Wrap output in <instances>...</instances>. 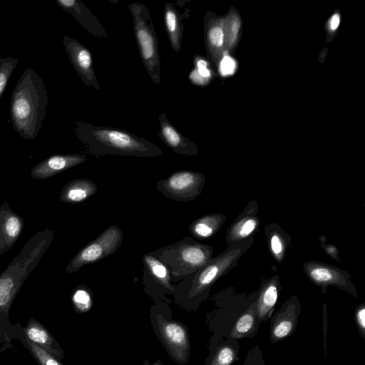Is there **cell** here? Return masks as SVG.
<instances>
[{"instance_id":"obj_1","label":"cell","mask_w":365,"mask_h":365,"mask_svg":"<svg viewBox=\"0 0 365 365\" xmlns=\"http://www.w3.org/2000/svg\"><path fill=\"white\" fill-rule=\"evenodd\" d=\"M47 106V92L41 77L27 68L13 90L10 103L11 122L21 138H36L46 117Z\"/></svg>"},{"instance_id":"obj_2","label":"cell","mask_w":365,"mask_h":365,"mask_svg":"<svg viewBox=\"0 0 365 365\" xmlns=\"http://www.w3.org/2000/svg\"><path fill=\"white\" fill-rule=\"evenodd\" d=\"M76 138L92 155L155 158L162 155V150L152 142L118 128L78 120L75 125Z\"/></svg>"},{"instance_id":"obj_3","label":"cell","mask_w":365,"mask_h":365,"mask_svg":"<svg viewBox=\"0 0 365 365\" xmlns=\"http://www.w3.org/2000/svg\"><path fill=\"white\" fill-rule=\"evenodd\" d=\"M213 251L212 247L185 237L150 253L168 268L171 282H180L206 264Z\"/></svg>"},{"instance_id":"obj_4","label":"cell","mask_w":365,"mask_h":365,"mask_svg":"<svg viewBox=\"0 0 365 365\" xmlns=\"http://www.w3.org/2000/svg\"><path fill=\"white\" fill-rule=\"evenodd\" d=\"M241 247H230L220 255L212 257L197 272L185 277L173 292H182L190 300L197 299L208 293L212 285L230 269L242 255Z\"/></svg>"},{"instance_id":"obj_5","label":"cell","mask_w":365,"mask_h":365,"mask_svg":"<svg viewBox=\"0 0 365 365\" xmlns=\"http://www.w3.org/2000/svg\"><path fill=\"white\" fill-rule=\"evenodd\" d=\"M128 9L132 14L135 36L142 61L151 80L158 85L161 61L150 13L145 5L137 2L130 4Z\"/></svg>"},{"instance_id":"obj_6","label":"cell","mask_w":365,"mask_h":365,"mask_svg":"<svg viewBox=\"0 0 365 365\" xmlns=\"http://www.w3.org/2000/svg\"><path fill=\"white\" fill-rule=\"evenodd\" d=\"M123 232L117 225H110L95 240L90 241L71 259L66 267L68 274L78 272L86 264L96 263L112 255L121 245Z\"/></svg>"},{"instance_id":"obj_7","label":"cell","mask_w":365,"mask_h":365,"mask_svg":"<svg viewBox=\"0 0 365 365\" xmlns=\"http://www.w3.org/2000/svg\"><path fill=\"white\" fill-rule=\"evenodd\" d=\"M205 182V177L200 173L180 170L159 180L155 187L169 199L188 202L201 194Z\"/></svg>"},{"instance_id":"obj_8","label":"cell","mask_w":365,"mask_h":365,"mask_svg":"<svg viewBox=\"0 0 365 365\" xmlns=\"http://www.w3.org/2000/svg\"><path fill=\"white\" fill-rule=\"evenodd\" d=\"M160 338L168 354L179 364H185L190 356L189 336L185 327L177 322L156 315Z\"/></svg>"},{"instance_id":"obj_9","label":"cell","mask_w":365,"mask_h":365,"mask_svg":"<svg viewBox=\"0 0 365 365\" xmlns=\"http://www.w3.org/2000/svg\"><path fill=\"white\" fill-rule=\"evenodd\" d=\"M303 267L309 279L320 287L324 293L327 292V287L331 285L349 292L354 297H357L356 289L346 272L316 261L305 262Z\"/></svg>"},{"instance_id":"obj_10","label":"cell","mask_w":365,"mask_h":365,"mask_svg":"<svg viewBox=\"0 0 365 365\" xmlns=\"http://www.w3.org/2000/svg\"><path fill=\"white\" fill-rule=\"evenodd\" d=\"M63 43L73 68L83 83L98 91L100 90L101 87L96 76L89 50L76 39L68 35L63 36Z\"/></svg>"},{"instance_id":"obj_11","label":"cell","mask_w":365,"mask_h":365,"mask_svg":"<svg viewBox=\"0 0 365 365\" xmlns=\"http://www.w3.org/2000/svg\"><path fill=\"white\" fill-rule=\"evenodd\" d=\"M301 306L298 299L292 297L287 299L272 316L270 322L269 341H281L290 336L295 331Z\"/></svg>"},{"instance_id":"obj_12","label":"cell","mask_w":365,"mask_h":365,"mask_svg":"<svg viewBox=\"0 0 365 365\" xmlns=\"http://www.w3.org/2000/svg\"><path fill=\"white\" fill-rule=\"evenodd\" d=\"M24 219L14 212L7 202L0 205V255L10 250L21 236Z\"/></svg>"},{"instance_id":"obj_13","label":"cell","mask_w":365,"mask_h":365,"mask_svg":"<svg viewBox=\"0 0 365 365\" xmlns=\"http://www.w3.org/2000/svg\"><path fill=\"white\" fill-rule=\"evenodd\" d=\"M87 158L81 154L54 155L37 163L31 171L36 180H45L85 163Z\"/></svg>"},{"instance_id":"obj_14","label":"cell","mask_w":365,"mask_h":365,"mask_svg":"<svg viewBox=\"0 0 365 365\" xmlns=\"http://www.w3.org/2000/svg\"><path fill=\"white\" fill-rule=\"evenodd\" d=\"M143 282L146 288H158L162 292L173 293L172 284L168 268L150 253L143 256Z\"/></svg>"},{"instance_id":"obj_15","label":"cell","mask_w":365,"mask_h":365,"mask_svg":"<svg viewBox=\"0 0 365 365\" xmlns=\"http://www.w3.org/2000/svg\"><path fill=\"white\" fill-rule=\"evenodd\" d=\"M160 140L174 153L184 155L192 156L197 154V146L187 137L184 136L169 121L165 113L159 116Z\"/></svg>"},{"instance_id":"obj_16","label":"cell","mask_w":365,"mask_h":365,"mask_svg":"<svg viewBox=\"0 0 365 365\" xmlns=\"http://www.w3.org/2000/svg\"><path fill=\"white\" fill-rule=\"evenodd\" d=\"M58 5L74 19L88 31L98 38H106L108 35L100 21L89 9L79 0H55Z\"/></svg>"},{"instance_id":"obj_17","label":"cell","mask_w":365,"mask_h":365,"mask_svg":"<svg viewBox=\"0 0 365 365\" xmlns=\"http://www.w3.org/2000/svg\"><path fill=\"white\" fill-rule=\"evenodd\" d=\"M23 328L29 340L58 360L63 359L64 353L62 348L41 322L34 318H31Z\"/></svg>"},{"instance_id":"obj_18","label":"cell","mask_w":365,"mask_h":365,"mask_svg":"<svg viewBox=\"0 0 365 365\" xmlns=\"http://www.w3.org/2000/svg\"><path fill=\"white\" fill-rule=\"evenodd\" d=\"M96 184L86 178L74 179L66 183L60 193V201L65 203H81L96 193Z\"/></svg>"},{"instance_id":"obj_19","label":"cell","mask_w":365,"mask_h":365,"mask_svg":"<svg viewBox=\"0 0 365 365\" xmlns=\"http://www.w3.org/2000/svg\"><path fill=\"white\" fill-rule=\"evenodd\" d=\"M279 279L276 276L262 286L256 302L257 315L260 322L269 319L279 295Z\"/></svg>"},{"instance_id":"obj_20","label":"cell","mask_w":365,"mask_h":365,"mask_svg":"<svg viewBox=\"0 0 365 365\" xmlns=\"http://www.w3.org/2000/svg\"><path fill=\"white\" fill-rule=\"evenodd\" d=\"M259 322L256 310V302L252 304L235 322L229 337L231 339L252 338L257 333Z\"/></svg>"},{"instance_id":"obj_21","label":"cell","mask_w":365,"mask_h":365,"mask_svg":"<svg viewBox=\"0 0 365 365\" xmlns=\"http://www.w3.org/2000/svg\"><path fill=\"white\" fill-rule=\"evenodd\" d=\"M225 221L220 213L208 214L194 220L189 227L191 235L198 240H205L215 235Z\"/></svg>"},{"instance_id":"obj_22","label":"cell","mask_w":365,"mask_h":365,"mask_svg":"<svg viewBox=\"0 0 365 365\" xmlns=\"http://www.w3.org/2000/svg\"><path fill=\"white\" fill-rule=\"evenodd\" d=\"M164 20L171 47L175 52H178L181 48L182 24L179 13L175 6L168 2L164 7Z\"/></svg>"},{"instance_id":"obj_23","label":"cell","mask_w":365,"mask_h":365,"mask_svg":"<svg viewBox=\"0 0 365 365\" xmlns=\"http://www.w3.org/2000/svg\"><path fill=\"white\" fill-rule=\"evenodd\" d=\"M258 225L259 218L255 215L243 213L227 230V243L237 242L250 237Z\"/></svg>"},{"instance_id":"obj_24","label":"cell","mask_w":365,"mask_h":365,"mask_svg":"<svg viewBox=\"0 0 365 365\" xmlns=\"http://www.w3.org/2000/svg\"><path fill=\"white\" fill-rule=\"evenodd\" d=\"M15 326L17 330V339L29 351L38 365H63L59 360L29 340L20 323L15 324Z\"/></svg>"},{"instance_id":"obj_25","label":"cell","mask_w":365,"mask_h":365,"mask_svg":"<svg viewBox=\"0 0 365 365\" xmlns=\"http://www.w3.org/2000/svg\"><path fill=\"white\" fill-rule=\"evenodd\" d=\"M239 344L235 339L219 346L208 365H232L239 359Z\"/></svg>"},{"instance_id":"obj_26","label":"cell","mask_w":365,"mask_h":365,"mask_svg":"<svg viewBox=\"0 0 365 365\" xmlns=\"http://www.w3.org/2000/svg\"><path fill=\"white\" fill-rule=\"evenodd\" d=\"M268 247L273 257L279 262H282L287 250L284 234L272 230L267 235Z\"/></svg>"},{"instance_id":"obj_27","label":"cell","mask_w":365,"mask_h":365,"mask_svg":"<svg viewBox=\"0 0 365 365\" xmlns=\"http://www.w3.org/2000/svg\"><path fill=\"white\" fill-rule=\"evenodd\" d=\"M73 307L78 312H86L92 304V295L90 289L85 285L77 287L72 294Z\"/></svg>"},{"instance_id":"obj_28","label":"cell","mask_w":365,"mask_h":365,"mask_svg":"<svg viewBox=\"0 0 365 365\" xmlns=\"http://www.w3.org/2000/svg\"><path fill=\"white\" fill-rule=\"evenodd\" d=\"M17 64L18 59L16 58H0V100Z\"/></svg>"},{"instance_id":"obj_29","label":"cell","mask_w":365,"mask_h":365,"mask_svg":"<svg viewBox=\"0 0 365 365\" xmlns=\"http://www.w3.org/2000/svg\"><path fill=\"white\" fill-rule=\"evenodd\" d=\"M207 40L212 49L220 48L224 43V33L218 24L209 27L207 31Z\"/></svg>"},{"instance_id":"obj_30","label":"cell","mask_w":365,"mask_h":365,"mask_svg":"<svg viewBox=\"0 0 365 365\" xmlns=\"http://www.w3.org/2000/svg\"><path fill=\"white\" fill-rule=\"evenodd\" d=\"M242 365H266L258 345L248 351Z\"/></svg>"},{"instance_id":"obj_31","label":"cell","mask_w":365,"mask_h":365,"mask_svg":"<svg viewBox=\"0 0 365 365\" xmlns=\"http://www.w3.org/2000/svg\"><path fill=\"white\" fill-rule=\"evenodd\" d=\"M197 70L190 73V78L197 83H203L202 78H208L210 76V71L207 68V63L203 60L197 62Z\"/></svg>"},{"instance_id":"obj_32","label":"cell","mask_w":365,"mask_h":365,"mask_svg":"<svg viewBox=\"0 0 365 365\" xmlns=\"http://www.w3.org/2000/svg\"><path fill=\"white\" fill-rule=\"evenodd\" d=\"M355 322L362 338L365 339V304H359L354 312Z\"/></svg>"},{"instance_id":"obj_33","label":"cell","mask_w":365,"mask_h":365,"mask_svg":"<svg viewBox=\"0 0 365 365\" xmlns=\"http://www.w3.org/2000/svg\"><path fill=\"white\" fill-rule=\"evenodd\" d=\"M235 70V61L229 56H225L222 59L220 71L222 76L232 75Z\"/></svg>"},{"instance_id":"obj_34","label":"cell","mask_w":365,"mask_h":365,"mask_svg":"<svg viewBox=\"0 0 365 365\" xmlns=\"http://www.w3.org/2000/svg\"><path fill=\"white\" fill-rule=\"evenodd\" d=\"M322 247L328 255H329L334 259L337 260L338 262H340L339 257V252H338V249L336 247H335L333 245L325 244V245H322Z\"/></svg>"},{"instance_id":"obj_35","label":"cell","mask_w":365,"mask_h":365,"mask_svg":"<svg viewBox=\"0 0 365 365\" xmlns=\"http://www.w3.org/2000/svg\"><path fill=\"white\" fill-rule=\"evenodd\" d=\"M339 22H340L339 15L338 14H334L330 20V28L332 30L336 29L339 25Z\"/></svg>"},{"instance_id":"obj_36","label":"cell","mask_w":365,"mask_h":365,"mask_svg":"<svg viewBox=\"0 0 365 365\" xmlns=\"http://www.w3.org/2000/svg\"><path fill=\"white\" fill-rule=\"evenodd\" d=\"M144 365H164L163 364H161L160 362H155V363H153V364H150L148 361H145L144 362Z\"/></svg>"}]
</instances>
